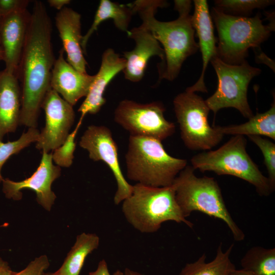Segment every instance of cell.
I'll list each match as a JSON object with an SVG mask.
<instances>
[{
	"label": "cell",
	"mask_w": 275,
	"mask_h": 275,
	"mask_svg": "<svg viewBox=\"0 0 275 275\" xmlns=\"http://www.w3.org/2000/svg\"><path fill=\"white\" fill-rule=\"evenodd\" d=\"M52 23L44 3H34L17 76L21 82L19 125L36 128L42 103L50 88L56 60Z\"/></svg>",
	"instance_id": "obj_1"
},
{
	"label": "cell",
	"mask_w": 275,
	"mask_h": 275,
	"mask_svg": "<svg viewBox=\"0 0 275 275\" xmlns=\"http://www.w3.org/2000/svg\"><path fill=\"white\" fill-rule=\"evenodd\" d=\"M167 3L159 0H138L130 4L133 13H138L142 24L160 43L164 60L158 65L159 79L172 81L178 75L184 61L198 50L195 40V31L189 14L191 1H174V8L179 17L171 21H160L155 17L159 8Z\"/></svg>",
	"instance_id": "obj_2"
},
{
	"label": "cell",
	"mask_w": 275,
	"mask_h": 275,
	"mask_svg": "<svg viewBox=\"0 0 275 275\" xmlns=\"http://www.w3.org/2000/svg\"><path fill=\"white\" fill-rule=\"evenodd\" d=\"M122 212L127 222L144 233L157 232L167 221L183 223L192 228L177 202L174 185L153 187L137 183L131 195L122 202Z\"/></svg>",
	"instance_id": "obj_3"
},
{
	"label": "cell",
	"mask_w": 275,
	"mask_h": 275,
	"mask_svg": "<svg viewBox=\"0 0 275 275\" xmlns=\"http://www.w3.org/2000/svg\"><path fill=\"white\" fill-rule=\"evenodd\" d=\"M127 177L131 180L153 187L171 185L187 166V160L170 155L161 141L130 135L125 155Z\"/></svg>",
	"instance_id": "obj_4"
},
{
	"label": "cell",
	"mask_w": 275,
	"mask_h": 275,
	"mask_svg": "<svg viewBox=\"0 0 275 275\" xmlns=\"http://www.w3.org/2000/svg\"><path fill=\"white\" fill-rule=\"evenodd\" d=\"M195 169L187 165L177 175L173 184L177 202L186 218L198 211L224 221L235 240L242 241L245 235L234 221L224 202L221 189L213 177H198Z\"/></svg>",
	"instance_id": "obj_5"
},
{
	"label": "cell",
	"mask_w": 275,
	"mask_h": 275,
	"mask_svg": "<svg viewBox=\"0 0 275 275\" xmlns=\"http://www.w3.org/2000/svg\"><path fill=\"white\" fill-rule=\"evenodd\" d=\"M212 17L218 34L217 57L231 65L245 61L249 49L259 47L274 30L273 23L263 24L259 14L253 17L235 16L215 7Z\"/></svg>",
	"instance_id": "obj_6"
},
{
	"label": "cell",
	"mask_w": 275,
	"mask_h": 275,
	"mask_svg": "<svg viewBox=\"0 0 275 275\" xmlns=\"http://www.w3.org/2000/svg\"><path fill=\"white\" fill-rule=\"evenodd\" d=\"M246 140L236 135L215 150L203 152L191 159L192 167L204 172L212 171L218 175H231L254 186L260 196H268L273 191L246 150Z\"/></svg>",
	"instance_id": "obj_7"
},
{
	"label": "cell",
	"mask_w": 275,
	"mask_h": 275,
	"mask_svg": "<svg viewBox=\"0 0 275 275\" xmlns=\"http://www.w3.org/2000/svg\"><path fill=\"white\" fill-rule=\"evenodd\" d=\"M218 78L217 88L205 101L214 115L221 109L233 107L248 119L254 115L249 105L247 93L251 80L261 70L251 66L245 60L239 65L226 63L217 56L210 61Z\"/></svg>",
	"instance_id": "obj_8"
},
{
	"label": "cell",
	"mask_w": 275,
	"mask_h": 275,
	"mask_svg": "<svg viewBox=\"0 0 275 275\" xmlns=\"http://www.w3.org/2000/svg\"><path fill=\"white\" fill-rule=\"evenodd\" d=\"M173 105L181 137L187 148L192 150H210L221 142L224 134L217 126L209 124L210 110L201 96L185 90L175 97Z\"/></svg>",
	"instance_id": "obj_9"
},
{
	"label": "cell",
	"mask_w": 275,
	"mask_h": 275,
	"mask_svg": "<svg viewBox=\"0 0 275 275\" xmlns=\"http://www.w3.org/2000/svg\"><path fill=\"white\" fill-rule=\"evenodd\" d=\"M165 107L154 101L140 103L124 99L114 113L115 121L130 133V135L155 139L162 141L173 135L175 124L164 116Z\"/></svg>",
	"instance_id": "obj_10"
},
{
	"label": "cell",
	"mask_w": 275,
	"mask_h": 275,
	"mask_svg": "<svg viewBox=\"0 0 275 275\" xmlns=\"http://www.w3.org/2000/svg\"><path fill=\"white\" fill-rule=\"evenodd\" d=\"M79 146L88 151L90 159L105 162L112 171L117 188L114 197L119 205L132 194L133 185L125 179L120 167L118 147L109 128L103 125H91L81 137Z\"/></svg>",
	"instance_id": "obj_11"
},
{
	"label": "cell",
	"mask_w": 275,
	"mask_h": 275,
	"mask_svg": "<svg viewBox=\"0 0 275 275\" xmlns=\"http://www.w3.org/2000/svg\"><path fill=\"white\" fill-rule=\"evenodd\" d=\"M41 108L45 114V125L39 133L36 147L48 153L66 140L74 123L75 113L73 106L51 88L45 96Z\"/></svg>",
	"instance_id": "obj_12"
},
{
	"label": "cell",
	"mask_w": 275,
	"mask_h": 275,
	"mask_svg": "<svg viewBox=\"0 0 275 275\" xmlns=\"http://www.w3.org/2000/svg\"><path fill=\"white\" fill-rule=\"evenodd\" d=\"M42 153L40 164L31 176L18 182L5 178L3 191L7 198L19 200L22 197V189H32L36 193L38 204L49 211L56 199L51 185L60 176L61 170L60 167L53 164L52 153Z\"/></svg>",
	"instance_id": "obj_13"
},
{
	"label": "cell",
	"mask_w": 275,
	"mask_h": 275,
	"mask_svg": "<svg viewBox=\"0 0 275 275\" xmlns=\"http://www.w3.org/2000/svg\"><path fill=\"white\" fill-rule=\"evenodd\" d=\"M30 16L31 13L25 9L12 12L1 19L0 46L4 54V70L16 76Z\"/></svg>",
	"instance_id": "obj_14"
},
{
	"label": "cell",
	"mask_w": 275,
	"mask_h": 275,
	"mask_svg": "<svg viewBox=\"0 0 275 275\" xmlns=\"http://www.w3.org/2000/svg\"><path fill=\"white\" fill-rule=\"evenodd\" d=\"M127 35L134 40L135 46L133 50L123 52L126 64L123 72L125 79L138 82L144 75L150 58L156 56L162 62L164 52L158 41L142 23L128 31Z\"/></svg>",
	"instance_id": "obj_15"
},
{
	"label": "cell",
	"mask_w": 275,
	"mask_h": 275,
	"mask_svg": "<svg viewBox=\"0 0 275 275\" xmlns=\"http://www.w3.org/2000/svg\"><path fill=\"white\" fill-rule=\"evenodd\" d=\"M62 48L51 71L50 88L72 106L86 97L95 75L80 72L69 64L64 57Z\"/></svg>",
	"instance_id": "obj_16"
},
{
	"label": "cell",
	"mask_w": 275,
	"mask_h": 275,
	"mask_svg": "<svg viewBox=\"0 0 275 275\" xmlns=\"http://www.w3.org/2000/svg\"><path fill=\"white\" fill-rule=\"evenodd\" d=\"M125 64V59L112 48L103 52L99 71L94 75L89 92L78 109L81 114L80 119L82 120L87 114L94 115L99 112L106 102L103 94L107 85L116 75L123 71Z\"/></svg>",
	"instance_id": "obj_17"
},
{
	"label": "cell",
	"mask_w": 275,
	"mask_h": 275,
	"mask_svg": "<svg viewBox=\"0 0 275 275\" xmlns=\"http://www.w3.org/2000/svg\"><path fill=\"white\" fill-rule=\"evenodd\" d=\"M194 12L191 15V22L198 37V47L202 58V70L199 79L186 90L195 92H207L204 82L205 73L211 60L217 55L216 40L208 5L205 0H195Z\"/></svg>",
	"instance_id": "obj_18"
},
{
	"label": "cell",
	"mask_w": 275,
	"mask_h": 275,
	"mask_svg": "<svg viewBox=\"0 0 275 275\" xmlns=\"http://www.w3.org/2000/svg\"><path fill=\"white\" fill-rule=\"evenodd\" d=\"M56 27L67 54V62L78 71L87 73L88 63L81 48V15L71 8L64 7L55 17Z\"/></svg>",
	"instance_id": "obj_19"
},
{
	"label": "cell",
	"mask_w": 275,
	"mask_h": 275,
	"mask_svg": "<svg viewBox=\"0 0 275 275\" xmlns=\"http://www.w3.org/2000/svg\"><path fill=\"white\" fill-rule=\"evenodd\" d=\"M21 92L16 75L0 71V142L19 125Z\"/></svg>",
	"instance_id": "obj_20"
},
{
	"label": "cell",
	"mask_w": 275,
	"mask_h": 275,
	"mask_svg": "<svg viewBox=\"0 0 275 275\" xmlns=\"http://www.w3.org/2000/svg\"><path fill=\"white\" fill-rule=\"evenodd\" d=\"M133 14L129 4L125 5L109 0H101L91 27L82 36L81 45L84 53H86L89 39L101 23L107 19H112L118 29L127 33Z\"/></svg>",
	"instance_id": "obj_21"
},
{
	"label": "cell",
	"mask_w": 275,
	"mask_h": 275,
	"mask_svg": "<svg viewBox=\"0 0 275 275\" xmlns=\"http://www.w3.org/2000/svg\"><path fill=\"white\" fill-rule=\"evenodd\" d=\"M223 134L244 136H266L275 140V103L274 99L271 107L263 113H256L249 121L238 125L226 126H217Z\"/></svg>",
	"instance_id": "obj_22"
},
{
	"label": "cell",
	"mask_w": 275,
	"mask_h": 275,
	"mask_svg": "<svg viewBox=\"0 0 275 275\" xmlns=\"http://www.w3.org/2000/svg\"><path fill=\"white\" fill-rule=\"evenodd\" d=\"M99 244V237L95 233L83 232L76 237V241L67 255L55 275H79L87 257Z\"/></svg>",
	"instance_id": "obj_23"
},
{
	"label": "cell",
	"mask_w": 275,
	"mask_h": 275,
	"mask_svg": "<svg viewBox=\"0 0 275 275\" xmlns=\"http://www.w3.org/2000/svg\"><path fill=\"white\" fill-rule=\"evenodd\" d=\"M222 245L221 243L211 261L206 263V256L203 254L194 262L186 264L179 275H230L235 269L230 258L234 244H231L225 252L223 251Z\"/></svg>",
	"instance_id": "obj_24"
},
{
	"label": "cell",
	"mask_w": 275,
	"mask_h": 275,
	"mask_svg": "<svg viewBox=\"0 0 275 275\" xmlns=\"http://www.w3.org/2000/svg\"><path fill=\"white\" fill-rule=\"evenodd\" d=\"M242 269L252 275H275V248L254 246L240 261Z\"/></svg>",
	"instance_id": "obj_25"
},
{
	"label": "cell",
	"mask_w": 275,
	"mask_h": 275,
	"mask_svg": "<svg viewBox=\"0 0 275 275\" xmlns=\"http://www.w3.org/2000/svg\"><path fill=\"white\" fill-rule=\"evenodd\" d=\"M39 133L36 128H29L28 130L23 132L18 140L7 143L0 142V183L3 182L4 179L1 174L4 163L12 155L18 153L31 143L37 142Z\"/></svg>",
	"instance_id": "obj_26"
},
{
	"label": "cell",
	"mask_w": 275,
	"mask_h": 275,
	"mask_svg": "<svg viewBox=\"0 0 275 275\" xmlns=\"http://www.w3.org/2000/svg\"><path fill=\"white\" fill-rule=\"evenodd\" d=\"M271 0H217L216 8L224 12L248 13L255 9H262L274 3Z\"/></svg>",
	"instance_id": "obj_27"
},
{
	"label": "cell",
	"mask_w": 275,
	"mask_h": 275,
	"mask_svg": "<svg viewBox=\"0 0 275 275\" xmlns=\"http://www.w3.org/2000/svg\"><path fill=\"white\" fill-rule=\"evenodd\" d=\"M82 121V120L79 119L76 127L69 134L63 144L52 153V161L57 166L68 168L72 165L76 147L75 139Z\"/></svg>",
	"instance_id": "obj_28"
},
{
	"label": "cell",
	"mask_w": 275,
	"mask_h": 275,
	"mask_svg": "<svg viewBox=\"0 0 275 275\" xmlns=\"http://www.w3.org/2000/svg\"><path fill=\"white\" fill-rule=\"evenodd\" d=\"M250 140L255 144L261 151L266 167L270 186L275 188V144L267 139L259 135H249Z\"/></svg>",
	"instance_id": "obj_29"
},
{
	"label": "cell",
	"mask_w": 275,
	"mask_h": 275,
	"mask_svg": "<svg viewBox=\"0 0 275 275\" xmlns=\"http://www.w3.org/2000/svg\"><path fill=\"white\" fill-rule=\"evenodd\" d=\"M49 266L48 257L45 255L36 257L31 261L27 266L14 275H44L45 270Z\"/></svg>",
	"instance_id": "obj_30"
},
{
	"label": "cell",
	"mask_w": 275,
	"mask_h": 275,
	"mask_svg": "<svg viewBox=\"0 0 275 275\" xmlns=\"http://www.w3.org/2000/svg\"><path fill=\"white\" fill-rule=\"evenodd\" d=\"M30 1L28 0H0L1 17L14 12L27 9Z\"/></svg>",
	"instance_id": "obj_31"
},
{
	"label": "cell",
	"mask_w": 275,
	"mask_h": 275,
	"mask_svg": "<svg viewBox=\"0 0 275 275\" xmlns=\"http://www.w3.org/2000/svg\"><path fill=\"white\" fill-rule=\"evenodd\" d=\"M89 275H124V272L120 270H117L113 274H111L106 261L103 259L99 261L96 269L90 272Z\"/></svg>",
	"instance_id": "obj_32"
},
{
	"label": "cell",
	"mask_w": 275,
	"mask_h": 275,
	"mask_svg": "<svg viewBox=\"0 0 275 275\" xmlns=\"http://www.w3.org/2000/svg\"><path fill=\"white\" fill-rule=\"evenodd\" d=\"M15 272L12 270L9 263L0 257V275H14Z\"/></svg>",
	"instance_id": "obj_33"
},
{
	"label": "cell",
	"mask_w": 275,
	"mask_h": 275,
	"mask_svg": "<svg viewBox=\"0 0 275 275\" xmlns=\"http://www.w3.org/2000/svg\"><path fill=\"white\" fill-rule=\"evenodd\" d=\"M47 2L50 7L60 11L65 5L69 4L71 1L70 0H48Z\"/></svg>",
	"instance_id": "obj_34"
},
{
	"label": "cell",
	"mask_w": 275,
	"mask_h": 275,
	"mask_svg": "<svg viewBox=\"0 0 275 275\" xmlns=\"http://www.w3.org/2000/svg\"><path fill=\"white\" fill-rule=\"evenodd\" d=\"M230 275H252L249 272H247L242 269H234L231 273Z\"/></svg>",
	"instance_id": "obj_35"
},
{
	"label": "cell",
	"mask_w": 275,
	"mask_h": 275,
	"mask_svg": "<svg viewBox=\"0 0 275 275\" xmlns=\"http://www.w3.org/2000/svg\"><path fill=\"white\" fill-rule=\"evenodd\" d=\"M124 275H144L138 271L133 270L130 268H126L124 271Z\"/></svg>",
	"instance_id": "obj_36"
},
{
	"label": "cell",
	"mask_w": 275,
	"mask_h": 275,
	"mask_svg": "<svg viewBox=\"0 0 275 275\" xmlns=\"http://www.w3.org/2000/svg\"><path fill=\"white\" fill-rule=\"evenodd\" d=\"M4 59V54L3 52V50L1 46H0V61L3 60Z\"/></svg>",
	"instance_id": "obj_37"
},
{
	"label": "cell",
	"mask_w": 275,
	"mask_h": 275,
	"mask_svg": "<svg viewBox=\"0 0 275 275\" xmlns=\"http://www.w3.org/2000/svg\"><path fill=\"white\" fill-rule=\"evenodd\" d=\"M44 275H55L53 272H45Z\"/></svg>",
	"instance_id": "obj_38"
},
{
	"label": "cell",
	"mask_w": 275,
	"mask_h": 275,
	"mask_svg": "<svg viewBox=\"0 0 275 275\" xmlns=\"http://www.w3.org/2000/svg\"><path fill=\"white\" fill-rule=\"evenodd\" d=\"M1 15H0V21H1Z\"/></svg>",
	"instance_id": "obj_39"
},
{
	"label": "cell",
	"mask_w": 275,
	"mask_h": 275,
	"mask_svg": "<svg viewBox=\"0 0 275 275\" xmlns=\"http://www.w3.org/2000/svg\"><path fill=\"white\" fill-rule=\"evenodd\" d=\"M89 275V274H88Z\"/></svg>",
	"instance_id": "obj_40"
}]
</instances>
